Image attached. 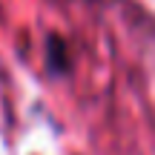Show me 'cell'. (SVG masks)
<instances>
[{"instance_id": "1", "label": "cell", "mask_w": 155, "mask_h": 155, "mask_svg": "<svg viewBox=\"0 0 155 155\" xmlns=\"http://www.w3.org/2000/svg\"><path fill=\"white\" fill-rule=\"evenodd\" d=\"M46 66L55 75H66L72 69V58H69V46L61 35H49L46 40Z\"/></svg>"}]
</instances>
